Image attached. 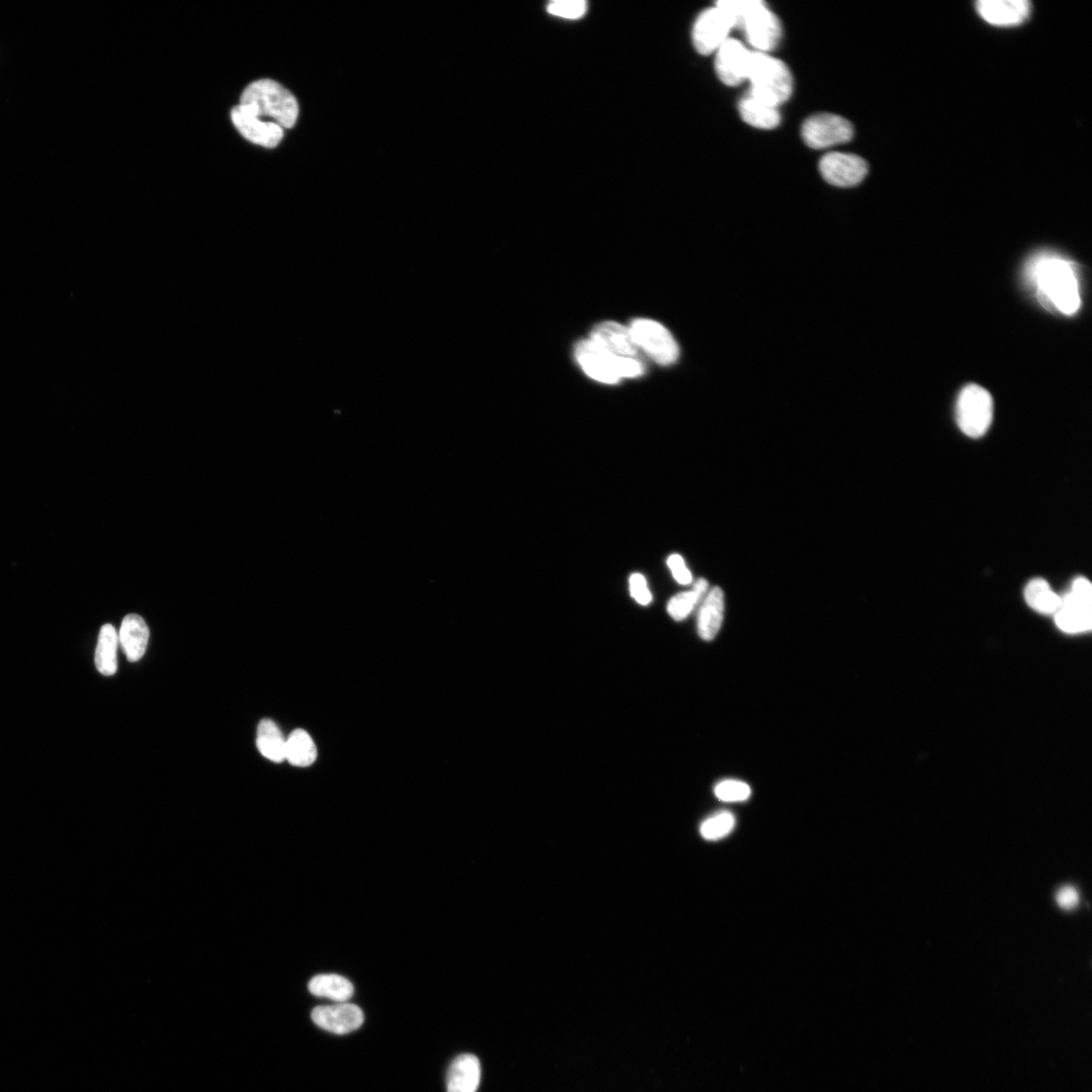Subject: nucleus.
I'll use <instances>...</instances> for the list:
<instances>
[{"mask_svg": "<svg viewBox=\"0 0 1092 1092\" xmlns=\"http://www.w3.org/2000/svg\"><path fill=\"white\" fill-rule=\"evenodd\" d=\"M1026 275L1044 308L1067 316L1078 313L1082 298L1073 262L1051 254H1041L1028 261Z\"/></svg>", "mask_w": 1092, "mask_h": 1092, "instance_id": "nucleus-1", "label": "nucleus"}, {"mask_svg": "<svg viewBox=\"0 0 1092 1092\" xmlns=\"http://www.w3.org/2000/svg\"><path fill=\"white\" fill-rule=\"evenodd\" d=\"M239 106L260 120L270 118L283 129L294 126L299 116V104L292 93L276 82L257 81L247 86Z\"/></svg>", "mask_w": 1092, "mask_h": 1092, "instance_id": "nucleus-2", "label": "nucleus"}, {"mask_svg": "<svg viewBox=\"0 0 1092 1092\" xmlns=\"http://www.w3.org/2000/svg\"><path fill=\"white\" fill-rule=\"evenodd\" d=\"M575 358L590 378L604 384L614 385L622 378H637L645 373V365L638 358L618 357L591 340L576 345Z\"/></svg>", "mask_w": 1092, "mask_h": 1092, "instance_id": "nucleus-3", "label": "nucleus"}, {"mask_svg": "<svg viewBox=\"0 0 1092 1092\" xmlns=\"http://www.w3.org/2000/svg\"><path fill=\"white\" fill-rule=\"evenodd\" d=\"M747 80L751 82L754 97L779 106L792 95L793 80L790 70L781 60L767 53L752 52Z\"/></svg>", "mask_w": 1092, "mask_h": 1092, "instance_id": "nucleus-4", "label": "nucleus"}, {"mask_svg": "<svg viewBox=\"0 0 1092 1092\" xmlns=\"http://www.w3.org/2000/svg\"><path fill=\"white\" fill-rule=\"evenodd\" d=\"M956 419L967 436L978 439L985 435L993 419V400L988 389L974 384L963 387L957 400Z\"/></svg>", "mask_w": 1092, "mask_h": 1092, "instance_id": "nucleus-5", "label": "nucleus"}, {"mask_svg": "<svg viewBox=\"0 0 1092 1092\" xmlns=\"http://www.w3.org/2000/svg\"><path fill=\"white\" fill-rule=\"evenodd\" d=\"M1092 587L1085 578L1076 579L1071 590L1061 597L1055 613L1057 627L1066 633H1080L1091 630Z\"/></svg>", "mask_w": 1092, "mask_h": 1092, "instance_id": "nucleus-6", "label": "nucleus"}, {"mask_svg": "<svg viewBox=\"0 0 1092 1092\" xmlns=\"http://www.w3.org/2000/svg\"><path fill=\"white\" fill-rule=\"evenodd\" d=\"M630 330L639 349H643L661 366L678 361L680 349L677 341L665 326L649 319L632 321Z\"/></svg>", "mask_w": 1092, "mask_h": 1092, "instance_id": "nucleus-7", "label": "nucleus"}, {"mask_svg": "<svg viewBox=\"0 0 1092 1092\" xmlns=\"http://www.w3.org/2000/svg\"><path fill=\"white\" fill-rule=\"evenodd\" d=\"M741 28L757 52L767 53L781 39V25L776 15L761 0H748Z\"/></svg>", "mask_w": 1092, "mask_h": 1092, "instance_id": "nucleus-8", "label": "nucleus"}, {"mask_svg": "<svg viewBox=\"0 0 1092 1092\" xmlns=\"http://www.w3.org/2000/svg\"><path fill=\"white\" fill-rule=\"evenodd\" d=\"M801 133L808 147L824 149L849 142L853 138L854 128L844 118L833 114H819L804 122Z\"/></svg>", "mask_w": 1092, "mask_h": 1092, "instance_id": "nucleus-9", "label": "nucleus"}, {"mask_svg": "<svg viewBox=\"0 0 1092 1092\" xmlns=\"http://www.w3.org/2000/svg\"><path fill=\"white\" fill-rule=\"evenodd\" d=\"M732 28L735 23L722 8L706 9L699 15L692 30L695 49L701 55L716 52L728 39Z\"/></svg>", "mask_w": 1092, "mask_h": 1092, "instance_id": "nucleus-10", "label": "nucleus"}, {"mask_svg": "<svg viewBox=\"0 0 1092 1092\" xmlns=\"http://www.w3.org/2000/svg\"><path fill=\"white\" fill-rule=\"evenodd\" d=\"M867 162L859 156L834 152L823 156L819 162L822 178L830 184L850 187L859 184L868 174Z\"/></svg>", "mask_w": 1092, "mask_h": 1092, "instance_id": "nucleus-11", "label": "nucleus"}, {"mask_svg": "<svg viewBox=\"0 0 1092 1092\" xmlns=\"http://www.w3.org/2000/svg\"><path fill=\"white\" fill-rule=\"evenodd\" d=\"M751 58L752 52L740 41L727 39L716 51V73L725 85L737 86L747 80Z\"/></svg>", "mask_w": 1092, "mask_h": 1092, "instance_id": "nucleus-12", "label": "nucleus"}, {"mask_svg": "<svg viewBox=\"0 0 1092 1092\" xmlns=\"http://www.w3.org/2000/svg\"><path fill=\"white\" fill-rule=\"evenodd\" d=\"M311 1020L325 1031L347 1035L356 1031L365 1022L361 1007L348 1003L318 1007L311 1011Z\"/></svg>", "mask_w": 1092, "mask_h": 1092, "instance_id": "nucleus-13", "label": "nucleus"}, {"mask_svg": "<svg viewBox=\"0 0 1092 1092\" xmlns=\"http://www.w3.org/2000/svg\"><path fill=\"white\" fill-rule=\"evenodd\" d=\"M976 10L982 20L996 27H1013L1024 24L1032 11L1027 0H980Z\"/></svg>", "mask_w": 1092, "mask_h": 1092, "instance_id": "nucleus-14", "label": "nucleus"}, {"mask_svg": "<svg viewBox=\"0 0 1092 1092\" xmlns=\"http://www.w3.org/2000/svg\"><path fill=\"white\" fill-rule=\"evenodd\" d=\"M234 126L249 141L267 148L276 147L284 137V129L271 121L260 120L244 111L239 105L231 112Z\"/></svg>", "mask_w": 1092, "mask_h": 1092, "instance_id": "nucleus-15", "label": "nucleus"}, {"mask_svg": "<svg viewBox=\"0 0 1092 1092\" xmlns=\"http://www.w3.org/2000/svg\"><path fill=\"white\" fill-rule=\"evenodd\" d=\"M590 340L621 358H637L639 353L630 328L616 322L597 325L591 332Z\"/></svg>", "mask_w": 1092, "mask_h": 1092, "instance_id": "nucleus-16", "label": "nucleus"}, {"mask_svg": "<svg viewBox=\"0 0 1092 1092\" xmlns=\"http://www.w3.org/2000/svg\"><path fill=\"white\" fill-rule=\"evenodd\" d=\"M119 634V643L129 662L135 663L143 658L149 641V629L141 616L129 614L123 618Z\"/></svg>", "mask_w": 1092, "mask_h": 1092, "instance_id": "nucleus-17", "label": "nucleus"}, {"mask_svg": "<svg viewBox=\"0 0 1092 1092\" xmlns=\"http://www.w3.org/2000/svg\"><path fill=\"white\" fill-rule=\"evenodd\" d=\"M480 1075V1060L475 1055L459 1056L447 1073V1092H477Z\"/></svg>", "mask_w": 1092, "mask_h": 1092, "instance_id": "nucleus-18", "label": "nucleus"}, {"mask_svg": "<svg viewBox=\"0 0 1092 1092\" xmlns=\"http://www.w3.org/2000/svg\"><path fill=\"white\" fill-rule=\"evenodd\" d=\"M725 595L721 588L715 587L706 596L698 616V633L702 639L713 641L724 621Z\"/></svg>", "mask_w": 1092, "mask_h": 1092, "instance_id": "nucleus-19", "label": "nucleus"}, {"mask_svg": "<svg viewBox=\"0 0 1092 1092\" xmlns=\"http://www.w3.org/2000/svg\"><path fill=\"white\" fill-rule=\"evenodd\" d=\"M739 109L742 119L758 129H774L781 121L777 106L754 97L751 92L740 102Z\"/></svg>", "mask_w": 1092, "mask_h": 1092, "instance_id": "nucleus-20", "label": "nucleus"}, {"mask_svg": "<svg viewBox=\"0 0 1092 1092\" xmlns=\"http://www.w3.org/2000/svg\"><path fill=\"white\" fill-rule=\"evenodd\" d=\"M309 990L315 996L336 1003H348L354 994L352 983L337 974H321L311 978Z\"/></svg>", "mask_w": 1092, "mask_h": 1092, "instance_id": "nucleus-21", "label": "nucleus"}, {"mask_svg": "<svg viewBox=\"0 0 1092 1092\" xmlns=\"http://www.w3.org/2000/svg\"><path fill=\"white\" fill-rule=\"evenodd\" d=\"M119 645V634L116 629L112 624H104L99 635L95 663L99 672L105 677H111L117 673Z\"/></svg>", "mask_w": 1092, "mask_h": 1092, "instance_id": "nucleus-22", "label": "nucleus"}, {"mask_svg": "<svg viewBox=\"0 0 1092 1092\" xmlns=\"http://www.w3.org/2000/svg\"><path fill=\"white\" fill-rule=\"evenodd\" d=\"M256 744L264 758L274 763L286 761V745L282 730L272 720H263L258 725Z\"/></svg>", "mask_w": 1092, "mask_h": 1092, "instance_id": "nucleus-23", "label": "nucleus"}, {"mask_svg": "<svg viewBox=\"0 0 1092 1092\" xmlns=\"http://www.w3.org/2000/svg\"><path fill=\"white\" fill-rule=\"evenodd\" d=\"M317 746L309 733L295 729L287 739L286 760L294 767L306 768L317 760Z\"/></svg>", "mask_w": 1092, "mask_h": 1092, "instance_id": "nucleus-24", "label": "nucleus"}, {"mask_svg": "<svg viewBox=\"0 0 1092 1092\" xmlns=\"http://www.w3.org/2000/svg\"><path fill=\"white\" fill-rule=\"evenodd\" d=\"M1025 599L1032 610L1042 614H1055L1061 605V597L1044 579H1034L1026 585Z\"/></svg>", "mask_w": 1092, "mask_h": 1092, "instance_id": "nucleus-25", "label": "nucleus"}, {"mask_svg": "<svg viewBox=\"0 0 1092 1092\" xmlns=\"http://www.w3.org/2000/svg\"><path fill=\"white\" fill-rule=\"evenodd\" d=\"M707 590L708 582L706 579H699L691 591L680 593L669 600L668 604L669 616L676 621L687 618L695 606L705 598Z\"/></svg>", "mask_w": 1092, "mask_h": 1092, "instance_id": "nucleus-26", "label": "nucleus"}, {"mask_svg": "<svg viewBox=\"0 0 1092 1092\" xmlns=\"http://www.w3.org/2000/svg\"><path fill=\"white\" fill-rule=\"evenodd\" d=\"M736 826V818L728 811H722L707 819L700 826V834L707 840L722 839L728 836Z\"/></svg>", "mask_w": 1092, "mask_h": 1092, "instance_id": "nucleus-27", "label": "nucleus"}, {"mask_svg": "<svg viewBox=\"0 0 1092 1092\" xmlns=\"http://www.w3.org/2000/svg\"><path fill=\"white\" fill-rule=\"evenodd\" d=\"M715 797L725 802H742L751 798L752 789L739 780H725L716 785Z\"/></svg>", "mask_w": 1092, "mask_h": 1092, "instance_id": "nucleus-28", "label": "nucleus"}, {"mask_svg": "<svg viewBox=\"0 0 1092 1092\" xmlns=\"http://www.w3.org/2000/svg\"><path fill=\"white\" fill-rule=\"evenodd\" d=\"M546 9L555 17L575 21L584 17L588 4L584 0H555L550 3Z\"/></svg>", "mask_w": 1092, "mask_h": 1092, "instance_id": "nucleus-29", "label": "nucleus"}, {"mask_svg": "<svg viewBox=\"0 0 1092 1092\" xmlns=\"http://www.w3.org/2000/svg\"><path fill=\"white\" fill-rule=\"evenodd\" d=\"M630 586L631 594L637 603L646 606L651 602V594L643 574H633L631 576Z\"/></svg>", "mask_w": 1092, "mask_h": 1092, "instance_id": "nucleus-30", "label": "nucleus"}, {"mask_svg": "<svg viewBox=\"0 0 1092 1092\" xmlns=\"http://www.w3.org/2000/svg\"><path fill=\"white\" fill-rule=\"evenodd\" d=\"M668 566L672 571L676 581L682 585H688L692 582V574L686 567L683 557L679 555H672L668 558Z\"/></svg>", "mask_w": 1092, "mask_h": 1092, "instance_id": "nucleus-31", "label": "nucleus"}, {"mask_svg": "<svg viewBox=\"0 0 1092 1092\" xmlns=\"http://www.w3.org/2000/svg\"><path fill=\"white\" fill-rule=\"evenodd\" d=\"M1057 901L1060 907L1064 909H1072L1076 906V904H1078L1079 894L1076 893L1075 889L1071 887H1065L1061 889V891L1058 893Z\"/></svg>", "mask_w": 1092, "mask_h": 1092, "instance_id": "nucleus-32", "label": "nucleus"}]
</instances>
